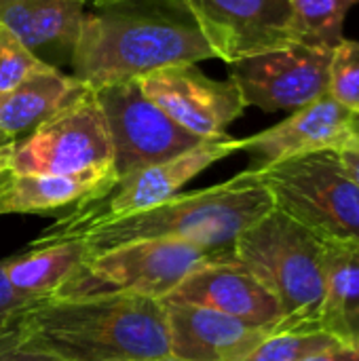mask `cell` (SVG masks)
<instances>
[{
  "label": "cell",
  "instance_id": "23",
  "mask_svg": "<svg viewBox=\"0 0 359 361\" xmlns=\"http://www.w3.org/2000/svg\"><path fill=\"white\" fill-rule=\"evenodd\" d=\"M328 93L359 116V40L343 38L332 49Z\"/></svg>",
  "mask_w": 359,
  "mask_h": 361
},
{
  "label": "cell",
  "instance_id": "1",
  "mask_svg": "<svg viewBox=\"0 0 359 361\" xmlns=\"http://www.w3.org/2000/svg\"><path fill=\"white\" fill-rule=\"evenodd\" d=\"M216 59L186 0H93L70 59L89 89Z\"/></svg>",
  "mask_w": 359,
  "mask_h": 361
},
{
  "label": "cell",
  "instance_id": "29",
  "mask_svg": "<svg viewBox=\"0 0 359 361\" xmlns=\"http://www.w3.org/2000/svg\"><path fill=\"white\" fill-rule=\"evenodd\" d=\"M13 144H15V142H8V140H4V137H0V165H2V161L6 159V154H8V150L13 148Z\"/></svg>",
  "mask_w": 359,
  "mask_h": 361
},
{
  "label": "cell",
  "instance_id": "2",
  "mask_svg": "<svg viewBox=\"0 0 359 361\" xmlns=\"http://www.w3.org/2000/svg\"><path fill=\"white\" fill-rule=\"evenodd\" d=\"M25 345L59 361L167 357L165 305L133 294L49 298L17 319Z\"/></svg>",
  "mask_w": 359,
  "mask_h": 361
},
{
  "label": "cell",
  "instance_id": "20",
  "mask_svg": "<svg viewBox=\"0 0 359 361\" xmlns=\"http://www.w3.org/2000/svg\"><path fill=\"white\" fill-rule=\"evenodd\" d=\"M320 328L343 343H359V243L326 241Z\"/></svg>",
  "mask_w": 359,
  "mask_h": 361
},
{
  "label": "cell",
  "instance_id": "11",
  "mask_svg": "<svg viewBox=\"0 0 359 361\" xmlns=\"http://www.w3.org/2000/svg\"><path fill=\"white\" fill-rule=\"evenodd\" d=\"M216 59L235 63L303 42L290 0H186Z\"/></svg>",
  "mask_w": 359,
  "mask_h": 361
},
{
  "label": "cell",
  "instance_id": "14",
  "mask_svg": "<svg viewBox=\"0 0 359 361\" xmlns=\"http://www.w3.org/2000/svg\"><path fill=\"white\" fill-rule=\"evenodd\" d=\"M358 116L343 108L330 93L294 110L281 123L241 140V150L252 157L250 167H264L286 159L343 150L353 135Z\"/></svg>",
  "mask_w": 359,
  "mask_h": 361
},
{
  "label": "cell",
  "instance_id": "28",
  "mask_svg": "<svg viewBox=\"0 0 359 361\" xmlns=\"http://www.w3.org/2000/svg\"><path fill=\"white\" fill-rule=\"evenodd\" d=\"M341 161L345 163V167L351 171V176L359 182V116L353 125V135L347 142V146L343 150H339Z\"/></svg>",
  "mask_w": 359,
  "mask_h": 361
},
{
  "label": "cell",
  "instance_id": "5",
  "mask_svg": "<svg viewBox=\"0 0 359 361\" xmlns=\"http://www.w3.org/2000/svg\"><path fill=\"white\" fill-rule=\"evenodd\" d=\"M256 169L275 209L322 241L359 243V182L339 152H313Z\"/></svg>",
  "mask_w": 359,
  "mask_h": 361
},
{
  "label": "cell",
  "instance_id": "30",
  "mask_svg": "<svg viewBox=\"0 0 359 361\" xmlns=\"http://www.w3.org/2000/svg\"><path fill=\"white\" fill-rule=\"evenodd\" d=\"M144 361H182V360H176V357L167 355V357H157V360H144Z\"/></svg>",
  "mask_w": 359,
  "mask_h": 361
},
{
  "label": "cell",
  "instance_id": "16",
  "mask_svg": "<svg viewBox=\"0 0 359 361\" xmlns=\"http://www.w3.org/2000/svg\"><path fill=\"white\" fill-rule=\"evenodd\" d=\"M118 180L114 165L70 176L17 173L0 165V216L53 214L102 199Z\"/></svg>",
  "mask_w": 359,
  "mask_h": 361
},
{
  "label": "cell",
  "instance_id": "22",
  "mask_svg": "<svg viewBox=\"0 0 359 361\" xmlns=\"http://www.w3.org/2000/svg\"><path fill=\"white\" fill-rule=\"evenodd\" d=\"M341 343L324 330H275L239 361H305Z\"/></svg>",
  "mask_w": 359,
  "mask_h": 361
},
{
  "label": "cell",
  "instance_id": "4",
  "mask_svg": "<svg viewBox=\"0 0 359 361\" xmlns=\"http://www.w3.org/2000/svg\"><path fill=\"white\" fill-rule=\"evenodd\" d=\"M235 258L279 302V330H322L326 241L273 209L237 237Z\"/></svg>",
  "mask_w": 359,
  "mask_h": 361
},
{
  "label": "cell",
  "instance_id": "17",
  "mask_svg": "<svg viewBox=\"0 0 359 361\" xmlns=\"http://www.w3.org/2000/svg\"><path fill=\"white\" fill-rule=\"evenodd\" d=\"M87 0H0V23L47 66L70 63Z\"/></svg>",
  "mask_w": 359,
  "mask_h": 361
},
{
  "label": "cell",
  "instance_id": "26",
  "mask_svg": "<svg viewBox=\"0 0 359 361\" xmlns=\"http://www.w3.org/2000/svg\"><path fill=\"white\" fill-rule=\"evenodd\" d=\"M34 305H38V302L19 296L11 288V283L6 279V273H4V264L0 260V328L13 326L21 317V313H25Z\"/></svg>",
  "mask_w": 359,
  "mask_h": 361
},
{
  "label": "cell",
  "instance_id": "15",
  "mask_svg": "<svg viewBox=\"0 0 359 361\" xmlns=\"http://www.w3.org/2000/svg\"><path fill=\"white\" fill-rule=\"evenodd\" d=\"M169 355L182 361H239L269 330L237 322L218 311L165 298Z\"/></svg>",
  "mask_w": 359,
  "mask_h": 361
},
{
  "label": "cell",
  "instance_id": "18",
  "mask_svg": "<svg viewBox=\"0 0 359 361\" xmlns=\"http://www.w3.org/2000/svg\"><path fill=\"white\" fill-rule=\"evenodd\" d=\"M89 87L59 68L44 66L0 95V137L17 142L80 97Z\"/></svg>",
  "mask_w": 359,
  "mask_h": 361
},
{
  "label": "cell",
  "instance_id": "8",
  "mask_svg": "<svg viewBox=\"0 0 359 361\" xmlns=\"http://www.w3.org/2000/svg\"><path fill=\"white\" fill-rule=\"evenodd\" d=\"M104 165H114L112 144L93 89L17 140L2 161V167L17 173L51 176H70Z\"/></svg>",
  "mask_w": 359,
  "mask_h": 361
},
{
  "label": "cell",
  "instance_id": "27",
  "mask_svg": "<svg viewBox=\"0 0 359 361\" xmlns=\"http://www.w3.org/2000/svg\"><path fill=\"white\" fill-rule=\"evenodd\" d=\"M305 361H359V343H341Z\"/></svg>",
  "mask_w": 359,
  "mask_h": 361
},
{
  "label": "cell",
  "instance_id": "12",
  "mask_svg": "<svg viewBox=\"0 0 359 361\" xmlns=\"http://www.w3.org/2000/svg\"><path fill=\"white\" fill-rule=\"evenodd\" d=\"M138 85L171 121L199 140L229 135V125L248 108L231 80H216L197 63L148 72L138 78Z\"/></svg>",
  "mask_w": 359,
  "mask_h": 361
},
{
  "label": "cell",
  "instance_id": "10",
  "mask_svg": "<svg viewBox=\"0 0 359 361\" xmlns=\"http://www.w3.org/2000/svg\"><path fill=\"white\" fill-rule=\"evenodd\" d=\"M330 61L332 49L298 42L229 63V80L245 106L294 112L328 93Z\"/></svg>",
  "mask_w": 359,
  "mask_h": 361
},
{
  "label": "cell",
  "instance_id": "25",
  "mask_svg": "<svg viewBox=\"0 0 359 361\" xmlns=\"http://www.w3.org/2000/svg\"><path fill=\"white\" fill-rule=\"evenodd\" d=\"M0 361H59L25 345V338L17 326L0 328Z\"/></svg>",
  "mask_w": 359,
  "mask_h": 361
},
{
  "label": "cell",
  "instance_id": "21",
  "mask_svg": "<svg viewBox=\"0 0 359 361\" xmlns=\"http://www.w3.org/2000/svg\"><path fill=\"white\" fill-rule=\"evenodd\" d=\"M300 40L334 49L343 40V25L359 0H290Z\"/></svg>",
  "mask_w": 359,
  "mask_h": 361
},
{
  "label": "cell",
  "instance_id": "6",
  "mask_svg": "<svg viewBox=\"0 0 359 361\" xmlns=\"http://www.w3.org/2000/svg\"><path fill=\"white\" fill-rule=\"evenodd\" d=\"M239 150H241V140L222 135L214 140H203L190 150L174 159H167L163 163H154L135 169L131 173L118 176L116 184L102 199L68 209L61 218H57L51 226H47L30 243V247L78 239L80 235H85L87 231L99 224H108L146 212L178 195L184 184H188L195 176L205 171L209 165Z\"/></svg>",
  "mask_w": 359,
  "mask_h": 361
},
{
  "label": "cell",
  "instance_id": "19",
  "mask_svg": "<svg viewBox=\"0 0 359 361\" xmlns=\"http://www.w3.org/2000/svg\"><path fill=\"white\" fill-rule=\"evenodd\" d=\"M89 258L83 239L28 247V252L2 260L11 288L34 302L53 298L76 269Z\"/></svg>",
  "mask_w": 359,
  "mask_h": 361
},
{
  "label": "cell",
  "instance_id": "24",
  "mask_svg": "<svg viewBox=\"0 0 359 361\" xmlns=\"http://www.w3.org/2000/svg\"><path fill=\"white\" fill-rule=\"evenodd\" d=\"M44 66V61H40L8 27L0 23V95L15 89Z\"/></svg>",
  "mask_w": 359,
  "mask_h": 361
},
{
  "label": "cell",
  "instance_id": "3",
  "mask_svg": "<svg viewBox=\"0 0 359 361\" xmlns=\"http://www.w3.org/2000/svg\"><path fill=\"white\" fill-rule=\"evenodd\" d=\"M275 209L256 169L209 188L178 192L135 216L99 224L83 239L91 254L133 241H184L218 256H235L237 237Z\"/></svg>",
  "mask_w": 359,
  "mask_h": 361
},
{
  "label": "cell",
  "instance_id": "9",
  "mask_svg": "<svg viewBox=\"0 0 359 361\" xmlns=\"http://www.w3.org/2000/svg\"><path fill=\"white\" fill-rule=\"evenodd\" d=\"M93 93L108 125L112 163L118 176L163 163L203 142L148 99L138 80L99 87Z\"/></svg>",
  "mask_w": 359,
  "mask_h": 361
},
{
  "label": "cell",
  "instance_id": "13",
  "mask_svg": "<svg viewBox=\"0 0 359 361\" xmlns=\"http://www.w3.org/2000/svg\"><path fill=\"white\" fill-rule=\"evenodd\" d=\"M167 298L205 307L269 332L284 326V313L275 296L237 258L201 262Z\"/></svg>",
  "mask_w": 359,
  "mask_h": 361
},
{
  "label": "cell",
  "instance_id": "7",
  "mask_svg": "<svg viewBox=\"0 0 359 361\" xmlns=\"http://www.w3.org/2000/svg\"><path fill=\"white\" fill-rule=\"evenodd\" d=\"M218 256L184 241H133L91 254L53 298L133 294L165 300L201 262Z\"/></svg>",
  "mask_w": 359,
  "mask_h": 361
}]
</instances>
